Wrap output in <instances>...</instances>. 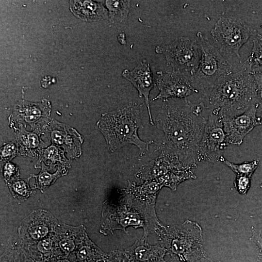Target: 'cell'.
Returning <instances> with one entry per match:
<instances>
[{"instance_id": "cell-13", "label": "cell", "mask_w": 262, "mask_h": 262, "mask_svg": "<svg viewBox=\"0 0 262 262\" xmlns=\"http://www.w3.org/2000/svg\"><path fill=\"white\" fill-rule=\"evenodd\" d=\"M259 107L257 103L239 115L221 118L229 145L240 146L248 133L255 127L262 125V118L257 116Z\"/></svg>"}, {"instance_id": "cell-23", "label": "cell", "mask_w": 262, "mask_h": 262, "mask_svg": "<svg viewBox=\"0 0 262 262\" xmlns=\"http://www.w3.org/2000/svg\"><path fill=\"white\" fill-rule=\"evenodd\" d=\"M0 262H35L18 241L12 242L0 256Z\"/></svg>"}, {"instance_id": "cell-18", "label": "cell", "mask_w": 262, "mask_h": 262, "mask_svg": "<svg viewBox=\"0 0 262 262\" xmlns=\"http://www.w3.org/2000/svg\"><path fill=\"white\" fill-rule=\"evenodd\" d=\"M124 251L133 262H164L167 252L160 243L150 245L147 239L143 237Z\"/></svg>"}, {"instance_id": "cell-32", "label": "cell", "mask_w": 262, "mask_h": 262, "mask_svg": "<svg viewBox=\"0 0 262 262\" xmlns=\"http://www.w3.org/2000/svg\"><path fill=\"white\" fill-rule=\"evenodd\" d=\"M2 176L8 183L17 179L19 175L18 167L11 163H6L2 167Z\"/></svg>"}, {"instance_id": "cell-41", "label": "cell", "mask_w": 262, "mask_h": 262, "mask_svg": "<svg viewBox=\"0 0 262 262\" xmlns=\"http://www.w3.org/2000/svg\"><path fill=\"white\" fill-rule=\"evenodd\" d=\"M260 187H261V188H262V183H261V185H260Z\"/></svg>"}, {"instance_id": "cell-11", "label": "cell", "mask_w": 262, "mask_h": 262, "mask_svg": "<svg viewBox=\"0 0 262 262\" xmlns=\"http://www.w3.org/2000/svg\"><path fill=\"white\" fill-rule=\"evenodd\" d=\"M59 223L49 211L35 210L23 220L18 229V241L26 247L53 235Z\"/></svg>"}, {"instance_id": "cell-17", "label": "cell", "mask_w": 262, "mask_h": 262, "mask_svg": "<svg viewBox=\"0 0 262 262\" xmlns=\"http://www.w3.org/2000/svg\"><path fill=\"white\" fill-rule=\"evenodd\" d=\"M52 123L49 132L53 143L63 147L71 157H79L83 141L81 135L75 130L64 125L56 122Z\"/></svg>"}, {"instance_id": "cell-27", "label": "cell", "mask_w": 262, "mask_h": 262, "mask_svg": "<svg viewBox=\"0 0 262 262\" xmlns=\"http://www.w3.org/2000/svg\"><path fill=\"white\" fill-rule=\"evenodd\" d=\"M41 160L44 161L46 164L51 168L56 164L61 165L62 168L66 171L69 166L62 152L54 146L42 151Z\"/></svg>"}, {"instance_id": "cell-26", "label": "cell", "mask_w": 262, "mask_h": 262, "mask_svg": "<svg viewBox=\"0 0 262 262\" xmlns=\"http://www.w3.org/2000/svg\"><path fill=\"white\" fill-rule=\"evenodd\" d=\"M17 140L21 149L26 154H33L41 147V141L35 132L21 130L17 134Z\"/></svg>"}, {"instance_id": "cell-4", "label": "cell", "mask_w": 262, "mask_h": 262, "mask_svg": "<svg viewBox=\"0 0 262 262\" xmlns=\"http://www.w3.org/2000/svg\"><path fill=\"white\" fill-rule=\"evenodd\" d=\"M155 233L159 243L167 250L165 258L174 262H195L206 257L202 229L195 221L187 220L172 226L162 223Z\"/></svg>"}, {"instance_id": "cell-6", "label": "cell", "mask_w": 262, "mask_h": 262, "mask_svg": "<svg viewBox=\"0 0 262 262\" xmlns=\"http://www.w3.org/2000/svg\"><path fill=\"white\" fill-rule=\"evenodd\" d=\"M195 168L183 163L176 155L161 150L159 156L143 164L135 176L144 181H156L163 187L176 191L181 182L196 179Z\"/></svg>"}, {"instance_id": "cell-37", "label": "cell", "mask_w": 262, "mask_h": 262, "mask_svg": "<svg viewBox=\"0 0 262 262\" xmlns=\"http://www.w3.org/2000/svg\"><path fill=\"white\" fill-rule=\"evenodd\" d=\"M49 262H77L74 253L66 256L53 258Z\"/></svg>"}, {"instance_id": "cell-29", "label": "cell", "mask_w": 262, "mask_h": 262, "mask_svg": "<svg viewBox=\"0 0 262 262\" xmlns=\"http://www.w3.org/2000/svg\"><path fill=\"white\" fill-rule=\"evenodd\" d=\"M42 169L40 173L33 176L36 179L35 188L43 190L51 185L56 180L64 175L66 171L61 167H58L56 172L54 174H50L48 172V169L42 164Z\"/></svg>"}, {"instance_id": "cell-3", "label": "cell", "mask_w": 262, "mask_h": 262, "mask_svg": "<svg viewBox=\"0 0 262 262\" xmlns=\"http://www.w3.org/2000/svg\"><path fill=\"white\" fill-rule=\"evenodd\" d=\"M142 105L131 101L102 115L97 125L111 152L128 145L137 147L142 155L148 151L154 142L144 141L138 133L142 126Z\"/></svg>"}, {"instance_id": "cell-8", "label": "cell", "mask_w": 262, "mask_h": 262, "mask_svg": "<svg viewBox=\"0 0 262 262\" xmlns=\"http://www.w3.org/2000/svg\"><path fill=\"white\" fill-rule=\"evenodd\" d=\"M256 31L239 17L224 16L220 17L211 32L212 36L219 48L233 53L241 59L240 49Z\"/></svg>"}, {"instance_id": "cell-16", "label": "cell", "mask_w": 262, "mask_h": 262, "mask_svg": "<svg viewBox=\"0 0 262 262\" xmlns=\"http://www.w3.org/2000/svg\"><path fill=\"white\" fill-rule=\"evenodd\" d=\"M162 188V186L156 181H145L141 184H137L134 182L128 180V185L122 191L142 206L156 212L157 197Z\"/></svg>"}, {"instance_id": "cell-9", "label": "cell", "mask_w": 262, "mask_h": 262, "mask_svg": "<svg viewBox=\"0 0 262 262\" xmlns=\"http://www.w3.org/2000/svg\"><path fill=\"white\" fill-rule=\"evenodd\" d=\"M157 53H163L167 65L172 71L188 72L191 76L196 70L201 58V49L196 39L180 36L163 47L157 46Z\"/></svg>"}, {"instance_id": "cell-33", "label": "cell", "mask_w": 262, "mask_h": 262, "mask_svg": "<svg viewBox=\"0 0 262 262\" xmlns=\"http://www.w3.org/2000/svg\"><path fill=\"white\" fill-rule=\"evenodd\" d=\"M256 87L257 102L262 110V68L251 71Z\"/></svg>"}, {"instance_id": "cell-38", "label": "cell", "mask_w": 262, "mask_h": 262, "mask_svg": "<svg viewBox=\"0 0 262 262\" xmlns=\"http://www.w3.org/2000/svg\"><path fill=\"white\" fill-rule=\"evenodd\" d=\"M118 42L122 45H124L126 44V37L124 33H120L117 37Z\"/></svg>"}, {"instance_id": "cell-35", "label": "cell", "mask_w": 262, "mask_h": 262, "mask_svg": "<svg viewBox=\"0 0 262 262\" xmlns=\"http://www.w3.org/2000/svg\"><path fill=\"white\" fill-rule=\"evenodd\" d=\"M17 152V146L13 143L4 146L1 150V158L2 160L7 161L15 156Z\"/></svg>"}, {"instance_id": "cell-36", "label": "cell", "mask_w": 262, "mask_h": 262, "mask_svg": "<svg viewBox=\"0 0 262 262\" xmlns=\"http://www.w3.org/2000/svg\"><path fill=\"white\" fill-rule=\"evenodd\" d=\"M249 239L257 245L262 253V237L261 233L257 232L253 227L251 228V236Z\"/></svg>"}, {"instance_id": "cell-7", "label": "cell", "mask_w": 262, "mask_h": 262, "mask_svg": "<svg viewBox=\"0 0 262 262\" xmlns=\"http://www.w3.org/2000/svg\"><path fill=\"white\" fill-rule=\"evenodd\" d=\"M196 39L200 47L201 58L190 80L201 97L206 94L220 79L232 72L231 66L217 46L210 42L200 32L196 33Z\"/></svg>"}, {"instance_id": "cell-42", "label": "cell", "mask_w": 262, "mask_h": 262, "mask_svg": "<svg viewBox=\"0 0 262 262\" xmlns=\"http://www.w3.org/2000/svg\"></svg>"}, {"instance_id": "cell-31", "label": "cell", "mask_w": 262, "mask_h": 262, "mask_svg": "<svg viewBox=\"0 0 262 262\" xmlns=\"http://www.w3.org/2000/svg\"><path fill=\"white\" fill-rule=\"evenodd\" d=\"M251 178L245 175H236L233 184L237 192L242 195H246L251 186Z\"/></svg>"}, {"instance_id": "cell-10", "label": "cell", "mask_w": 262, "mask_h": 262, "mask_svg": "<svg viewBox=\"0 0 262 262\" xmlns=\"http://www.w3.org/2000/svg\"><path fill=\"white\" fill-rule=\"evenodd\" d=\"M229 145L221 117L209 112L198 146V162H219Z\"/></svg>"}, {"instance_id": "cell-28", "label": "cell", "mask_w": 262, "mask_h": 262, "mask_svg": "<svg viewBox=\"0 0 262 262\" xmlns=\"http://www.w3.org/2000/svg\"><path fill=\"white\" fill-rule=\"evenodd\" d=\"M220 162L226 165L236 175H245L250 178L259 165V161H245L240 164H234L229 161L223 156L220 159Z\"/></svg>"}, {"instance_id": "cell-15", "label": "cell", "mask_w": 262, "mask_h": 262, "mask_svg": "<svg viewBox=\"0 0 262 262\" xmlns=\"http://www.w3.org/2000/svg\"><path fill=\"white\" fill-rule=\"evenodd\" d=\"M86 229L83 225L73 226L59 223L53 233L56 257L74 253L83 240Z\"/></svg>"}, {"instance_id": "cell-30", "label": "cell", "mask_w": 262, "mask_h": 262, "mask_svg": "<svg viewBox=\"0 0 262 262\" xmlns=\"http://www.w3.org/2000/svg\"><path fill=\"white\" fill-rule=\"evenodd\" d=\"M8 185L13 196L19 199H26L31 193L28 180L17 179L8 183Z\"/></svg>"}, {"instance_id": "cell-34", "label": "cell", "mask_w": 262, "mask_h": 262, "mask_svg": "<svg viewBox=\"0 0 262 262\" xmlns=\"http://www.w3.org/2000/svg\"><path fill=\"white\" fill-rule=\"evenodd\" d=\"M104 262H133L125 251L115 250L107 254Z\"/></svg>"}, {"instance_id": "cell-40", "label": "cell", "mask_w": 262, "mask_h": 262, "mask_svg": "<svg viewBox=\"0 0 262 262\" xmlns=\"http://www.w3.org/2000/svg\"><path fill=\"white\" fill-rule=\"evenodd\" d=\"M173 262L172 261L170 260L165 259V262Z\"/></svg>"}, {"instance_id": "cell-12", "label": "cell", "mask_w": 262, "mask_h": 262, "mask_svg": "<svg viewBox=\"0 0 262 262\" xmlns=\"http://www.w3.org/2000/svg\"><path fill=\"white\" fill-rule=\"evenodd\" d=\"M155 84L159 94L152 99L166 100L170 98L184 99L199 92L193 86L190 78L176 71H159L156 72Z\"/></svg>"}, {"instance_id": "cell-14", "label": "cell", "mask_w": 262, "mask_h": 262, "mask_svg": "<svg viewBox=\"0 0 262 262\" xmlns=\"http://www.w3.org/2000/svg\"><path fill=\"white\" fill-rule=\"evenodd\" d=\"M122 76L137 89L139 97L144 98L149 122L151 125H154L149 97L154 87V81L149 64L146 60H143L132 70L124 69L122 72Z\"/></svg>"}, {"instance_id": "cell-25", "label": "cell", "mask_w": 262, "mask_h": 262, "mask_svg": "<svg viewBox=\"0 0 262 262\" xmlns=\"http://www.w3.org/2000/svg\"><path fill=\"white\" fill-rule=\"evenodd\" d=\"M108 17L112 22H120L128 16L130 7V0H106Z\"/></svg>"}, {"instance_id": "cell-5", "label": "cell", "mask_w": 262, "mask_h": 262, "mask_svg": "<svg viewBox=\"0 0 262 262\" xmlns=\"http://www.w3.org/2000/svg\"><path fill=\"white\" fill-rule=\"evenodd\" d=\"M129 226L142 228L143 237L146 239L157 228L145 210L123 191L121 197L116 203H104L100 231L104 234L113 233L117 229L127 233L126 229Z\"/></svg>"}, {"instance_id": "cell-21", "label": "cell", "mask_w": 262, "mask_h": 262, "mask_svg": "<svg viewBox=\"0 0 262 262\" xmlns=\"http://www.w3.org/2000/svg\"><path fill=\"white\" fill-rule=\"evenodd\" d=\"M74 254L77 262H104L107 256L89 238L87 233Z\"/></svg>"}, {"instance_id": "cell-2", "label": "cell", "mask_w": 262, "mask_h": 262, "mask_svg": "<svg viewBox=\"0 0 262 262\" xmlns=\"http://www.w3.org/2000/svg\"><path fill=\"white\" fill-rule=\"evenodd\" d=\"M199 99L206 110L221 118L243 113L258 103L251 71L243 66L239 71L220 79Z\"/></svg>"}, {"instance_id": "cell-22", "label": "cell", "mask_w": 262, "mask_h": 262, "mask_svg": "<svg viewBox=\"0 0 262 262\" xmlns=\"http://www.w3.org/2000/svg\"><path fill=\"white\" fill-rule=\"evenodd\" d=\"M24 248L35 262H49L56 257L53 234Z\"/></svg>"}, {"instance_id": "cell-39", "label": "cell", "mask_w": 262, "mask_h": 262, "mask_svg": "<svg viewBox=\"0 0 262 262\" xmlns=\"http://www.w3.org/2000/svg\"><path fill=\"white\" fill-rule=\"evenodd\" d=\"M195 262H222L221 261H214L212 259L207 257H205Z\"/></svg>"}, {"instance_id": "cell-19", "label": "cell", "mask_w": 262, "mask_h": 262, "mask_svg": "<svg viewBox=\"0 0 262 262\" xmlns=\"http://www.w3.org/2000/svg\"><path fill=\"white\" fill-rule=\"evenodd\" d=\"M50 112V104L47 100H43L40 103L20 101L15 106L12 115L18 121L33 126L38 121L49 116Z\"/></svg>"}, {"instance_id": "cell-24", "label": "cell", "mask_w": 262, "mask_h": 262, "mask_svg": "<svg viewBox=\"0 0 262 262\" xmlns=\"http://www.w3.org/2000/svg\"><path fill=\"white\" fill-rule=\"evenodd\" d=\"M253 37L251 53L243 66L250 71L262 68V35L257 33Z\"/></svg>"}, {"instance_id": "cell-1", "label": "cell", "mask_w": 262, "mask_h": 262, "mask_svg": "<svg viewBox=\"0 0 262 262\" xmlns=\"http://www.w3.org/2000/svg\"><path fill=\"white\" fill-rule=\"evenodd\" d=\"M208 113L202 104L187 99L163 100L154 123L163 133L161 150L196 168L198 146Z\"/></svg>"}, {"instance_id": "cell-20", "label": "cell", "mask_w": 262, "mask_h": 262, "mask_svg": "<svg viewBox=\"0 0 262 262\" xmlns=\"http://www.w3.org/2000/svg\"><path fill=\"white\" fill-rule=\"evenodd\" d=\"M73 5V11L81 19L93 21L104 19L108 12L100 3L91 0L76 1Z\"/></svg>"}]
</instances>
